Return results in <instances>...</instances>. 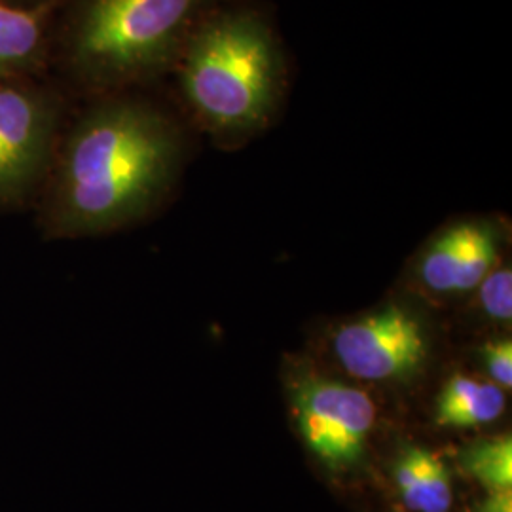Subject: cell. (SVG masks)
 <instances>
[{"label": "cell", "instance_id": "cell-3", "mask_svg": "<svg viewBox=\"0 0 512 512\" xmlns=\"http://www.w3.org/2000/svg\"><path fill=\"white\" fill-rule=\"evenodd\" d=\"M222 0H80L67 33L74 76L118 90L173 69L196 25Z\"/></svg>", "mask_w": 512, "mask_h": 512}, {"label": "cell", "instance_id": "cell-8", "mask_svg": "<svg viewBox=\"0 0 512 512\" xmlns=\"http://www.w3.org/2000/svg\"><path fill=\"white\" fill-rule=\"evenodd\" d=\"M393 480L410 512H450L454 503L452 476L431 450L408 446L393 465Z\"/></svg>", "mask_w": 512, "mask_h": 512}, {"label": "cell", "instance_id": "cell-2", "mask_svg": "<svg viewBox=\"0 0 512 512\" xmlns=\"http://www.w3.org/2000/svg\"><path fill=\"white\" fill-rule=\"evenodd\" d=\"M184 103L213 137L241 141L283 107L287 61L272 21L247 6H217L196 25L175 67Z\"/></svg>", "mask_w": 512, "mask_h": 512}, {"label": "cell", "instance_id": "cell-9", "mask_svg": "<svg viewBox=\"0 0 512 512\" xmlns=\"http://www.w3.org/2000/svg\"><path fill=\"white\" fill-rule=\"evenodd\" d=\"M505 408V389L469 374H454L437 397L435 421L442 429H475L499 420Z\"/></svg>", "mask_w": 512, "mask_h": 512}, {"label": "cell", "instance_id": "cell-13", "mask_svg": "<svg viewBox=\"0 0 512 512\" xmlns=\"http://www.w3.org/2000/svg\"><path fill=\"white\" fill-rule=\"evenodd\" d=\"M482 366L486 368L488 376L495 385L501 389H509L512 385V342L499 338L486 342L480 348Z\"/></svg>", "mask_w": 512, "mask_h": 512}, {"label": "cell", "instance_id": "cell-5", "mask_svg": "<svg viewBox=\"0 0 512 512\" xmlns=\"http://www.w3.org/2000/svg\"><path fill=\"white\" fill-rule=\"evenodd\" d=\"M294 423L311 456L329 471L355 467L366 454L378 410L357 385L308 374L291 387Z\"/></svg>", "mask_w": 512, "mask_h": 512}, {"label": "cell", "instance_id": "cell-1", "mask_svg": "<svg viewBox=\"0 0 512 512\" xmlns=\"http://www.w3.org/2000/svg\"><path fill=\"white\" fill-rule=\"evenodd\" d=\"M183 158V133L164 110L105 97L57 145L38 196L44 238H92L145 219L177 183Z\"/></svg>", "mask_w": 512, "mask_h": 512}, {"label": "cell", "instance_id": "cell-4", "mask_svg": "<svg viewBox=\"0 0 512 512\" xmlns=\"http://www.w3.org/2000/svg\"><path fill=\"white\" fill-rule=\"evenodd\" d=\"M59 107L18 78H0V211L38 200L54 162Z\"/></svg>", "mask_w": 512, "mask_h": 512}, {"label": "cell", "instance_id": "cell-12", "mask_svg": "<svg viewBox=\"0 0 512 512\" xmlns=\"http://www.w3.org/2000/svg\"><path fill=\"white\" fill-rule=\"evenodd\" d=\"M478 289L480 306L484 313L499 321L509 323L512 319V272L511 268H494L486 275Z\"/></svg>", "mask_w": 512, "mask_h": 512}, {"label": "cell", "instance_id": "cell-11", "mask_svg": "<svg viewBox=\"0 0 512 512\" xmlns=\"http://www.w3.org/2000/svg\"><path fill=\"white\" fill-rule=\"evenodd\" d=\"M461 467L488 492L512 488L511 435H497L473 442L459 454Z\"/></svg>", "mask_w": 512, "mask_h": 512}, {"label": "cell", "instance_id": "cell-10", "mask_svg": "<svg viewBox=\"0 0 512 512\" xmlns=\"http://www.w3.org/2000/svg\"><path fill=\"white\" fill-rule=\"evenodd\" d=\"M44 37L42 12L0 0V78H18L37 67Z\"/></svg>", "mask_w": 512, "mask_h": 512}, {"label": "cell", "instance_id": "cell-7", "mask_svg": "<svg viewBox=\"0 0 512 512\" xmlns=\"http://www.w3.org/2000/svg\"><path fill=\"white\" fill-rule=\"evenodd\" d=\"M501 232L494 220L467 219L446 226L425 247L418 264L423 287L440 296L471 293L495 268Z\"/></svg>", "mask_w": 512, "mask_h": 512}, {"label": "cell", "instance_id": "cell-14", "mask_svg": "<svg viewBox=\"0 0 512 512\" xmlns=\"http://www.w3.org/2000/svg\"><path fill=\"white\" fill-rule=\"evenodd\" d=\"M478 512H512L511 490L501 492H490L488 497L480 503Z\"/></svg>", "mask_w": 512, "mask_h": 512}, {"label": "cell", "instance_id": "cell-6", "mask_svg": "<svg viewBox=\"0 0 512 512\" xmlns=\"http://www.w3.org/2000/svg\"><path fill=\"white\" fill-rule=\"evenodd\" d=\"M420 317L401 304L366 313L332 334V353L351 378L403 384L416 378L429 357Z\"/></svg>", "mask_w": 512, "mask_h": 512}]
</instances>
